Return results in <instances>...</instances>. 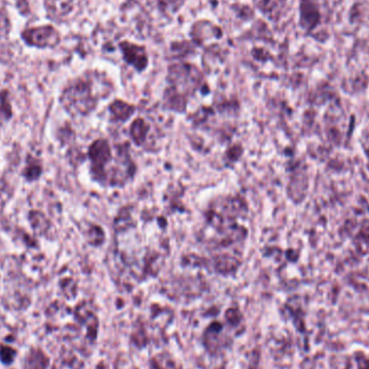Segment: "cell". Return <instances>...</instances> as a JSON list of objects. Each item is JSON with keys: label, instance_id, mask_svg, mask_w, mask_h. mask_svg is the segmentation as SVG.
<instances>
[{"label": "cell", "instance_id": "obj_1", "mask_svg": "<svg viewBox=\"0 0 369 369\" xmlns=\"http://www.w3.org/2000/svg\"><path fill=\"white\" fill-rule=\"evenodd\" d=\"M21 37L27 46L38 49L54 48L61 40L60 33L51 25L29 27L23 31Z\"/></svg>", "mask_w": 369, "mask_h": 369}, {"label": "cell", "instance_id": "obj_2", "mask_svg": "<svg viewBox=\"0 0 369 369\" xmlns=\"http://www.w3.org/2000/svg\"><path fill=\"white\" fill-rule=\"evenodd\" d=\"M119 46L126 63L134 66L139 71H144L147 67L148 55L144 46L129 42H122Z\"/></svg>", "mask_w": 369, "mask_h": 369}, {"label": "cell", "instance_id": "obj_3", "mask_svg": "<svg viewBox=\"0 0 369 369\" xmlns=\"http://www.w3.org/2000/svg\"><path fill=\"white\" fill-rule=\"evenodd\" d=\"M182 0H158V5L162 11L172 10L173 12L178 11L182 6Z\"/></svg>", "mask_w": 369, "mask_h": 369}]
</instances>
